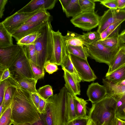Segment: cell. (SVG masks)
<instances>
[{
	"label": "cell",
	"mask_w": 125,
	"mask_h": 125,
	"mask_svg": "<svg viewBox=\"0 0 125 125\" xmlns=\"http://www.w3.org/2000/svg\"><path fill=\"white\" fill-rule=\"evenodd\" d=\"M31 94L22 87L16 88L11 103L13 125H31L40 120V114L33 101Z\"/></svg>",
	"instance_id": "6da1fadb"
},
{
	"label": "cell",
	"mask_w": 125,
	"mask_h": 125,
	"mask_svg": "<svg viewBox=\"0 0 125 125\" xmlns=\"http://www.w3.org/2000/svg\"><path fill=\"white\" fill-rule=\"evenodd\" d=\"M100 3L109 9H118L117 0H100Z\"/></svg>",
	"instance_id": "b9f144b4"
},
{
	"label": "cell",
	"mask_w": 125,
	"mask_h": 125,
	"mask_svg": "<svg viewBox=\"0 0 125 125\" xmlns=\"http://www.w3.org/2000/svg\"><path fill=\"white\" fill-rule=\"evenodd\" d=\"M47 104L46 101L40 96L38 111L40 114H44L45 112Z\"/></svg>",
	"instance_id": "7bdbcfd3"
},
{
	"label": "cell",
	"mask_w": 125,
	"mask_h": 125,
	"mask_svg": "<svg viewBox=\"0 0 125 125\" xmlns=\"http://www.w3.org/2000/svg\"><path fill=\"white\" fill-rule=\"evenodd\" d=\"M50 20L40 30L41 34L34 44L37 55V65L43 69L45 62L51 61L54 53V42Z\"/></svg>",
	"instance_id": "3957f363"
},
{
	"label": "cell",
	"mask_w": 125,
	"mask_h": 125,
	"mask_svg": "<svg viewBox=\"0 0 125 125\" xmlns=\"http://www.w3.org/2000/svg\"><path fill=\"white\" fill-rule=\"evenodd\" d=\"M20 46L17 44L0 48V74L6 69L9 68L17 56Z\"/></svg>",
	"instance_id": "7c38bea8"
},
{
	"label": "cell",
	"mask_w": 125,
	"mask_h": 125,
	"mask_svg": "<svg viewBox=\"0 0 125 125\" xmlns=\"http://www.w3.org/2000/svg\"><path fill=\"white\" fill-rule=\"evenodd\" d=\"M61 66L62 70L64 69L71 74L79 82L82 81L72 61L70 54L68 51L63 58Z\"/></svg>",
	"instance_id": "d6986e66"
},
{
	"label": "cell",
	"mask_w": 125,
	"mask_h": 125,
	"mask_svg": "<svg viewBox=\"0 0 125 125\" xmlns=\"http://www.w3.org/2000/svg\"><path fill=\"white\" fill-rule=\"evenodd\" d=\"M13 124L11 104L0 115V125H11Z\"/></svg>",
	"instance_id": "836d02e7"
},
{
	"label": "cell",
	"mask_w": 125,
	"mask_h": 125,
	"mask_svg": "<svg viewBox=\"0 0 125 125\" xmlns=\"http://www.w3.org/2000/svg\"><path fill=\"white\" fill-rule=\"evenodd\" d=\"M51 16L50 13L47 10L42 9L26 20L23 24L36 23L50 20Z\"/></svg>",
	"instance_id": "cb8c5ba5"
},
{
	"label": "cell",
	"mask_w": 125,
	"mask_h": 125,
	"mask_svg": "<svg viewBox=\"0 0 125 125\" xmlns=\"http://www.w3.org/2000/svg\"><path fill=\"white\" fill-rule=\"evenodd\" d=\"M32 34L23 37L17 42V44L21 46H23L25 45L29 40Z\"/></svg>",
	"instance_id": "7dc6e473"
},
{
	"label": "cell",
	"mask_w": 125,
	"mask_h": 125,
	"mask_svg": "<svg viewBox=\"0 0 125 125\" xmlns=\"http://www.w3.org/2000/svg\"><path fill=\"white\" fill-rule=\"evenodd\" d=\"M102 125H107L105 122H104Z\"/></svg>",
	"instance_id": "be15d7a7"
},
{
	"label": "cell",
	"mask_w": 125,
	"mask_h": 125,
	"mask_svg": "<svg viewBox=\"0 0 125 125\" xmlns=\"http://www.w3.org/2000/svg\"><path fill=\"white\" fill-rule=\"evenodd\" d=\"M114 98L117 101L116 116L125 121V92L121 95Z\"/></svg>",
	"instance_id": "4316f807"
},
{
	"label": "cell",
	"mask_w": 125,
	"mask_h": 125,
	"mask_svg": "<svg viewBox=\"0 0 125 125\" xmlns=\"http://www.w3.org/2000/svg\"><path fill=\"white\" fill-rule=\"evenodd\" d=\"M89 118L88 115L83 117H77L68 122L67 125H87Z\"/></svg>",
	"instance_id": "ab89813d"
},
{
	"label": "cell",
	"mask_w": 125,
	"mask_h": 125,
	"mask_svg": "<svg viewBox=\"0 0 125 125\" xmlns=\"http://www.w3.org/2000/svg\"><path fill=\"white\" fill-rule=\"evenodd\" d=\"M49 21L23 24L15 31L12 35L17 42L23 37L39 31Z\"/></svg>",
	"instance_id": "4fadbf2b"
},
{
	"label": "cell",
	"mask_w": 125,
	"mask_h": 125,
	"mask_svg": "<svg viewBox=\"0 0 125 125\" xmlns=\"http://www.w3.org/2000/svg\"><path fill=\"white\" fill-rule=\"evenodd\" d=\"M75 114L78 117H83L87 115L86 101L76 96H73Z\"/></svg>",
	"instance_id": "ffe728a7"
},
{
	"label": "cell",
	"mask_w": 125,
	"mask_h": 125,
	"mask_svg": "<svg viewBox=\"0 0 125 125\" xmlns=\"http://www.w3.org/2000/svg\"><path fill=\"white\" fill-rule=\"evenodd\" d=\"M15 60L9 67L11 75L17 80L23 78L35 79L29 60L27 57L22 46Z\"/></svg>",
	"instance_id": "8992f818"
},
{
	"label": "cell",
	"mask_w": 125,
	"mask_h": 125,
	"mask_svg": "<svg viewBox=\"0 0 125 125\" xmlns=\"http://www.w3.org/2000/svg\"><path fill=\"white\" fill-rule=\"evenodd\" d=\"M117 84L125 86V79L121 82L116 83Z\"/></svg>",
	"instance_id": "6f0895ef"
},
{
	"label": "cell",
	"mask_w": 125,
	"mask_h": 125,
	"mask_svg": "<svg viewBox=\"0 0 125 125\" xmlns=\"http://www.w3.org/2000/svg\"><path fill=\"white\" fill-rule=\"evenodd\" d=\"M86 94L89 100L93 104L105 97L107 94V90L104 85H101L97 82L93 83L88 86Z\"/></svg>",
	"instance_id": "9a60e30c"
},
{
	"label": "cell",
	"mask_w": 125,
	"mask_h": 125,
	"mask_svg": "<svg viewBox=\"0 0 125 125\" xmlns=\"http://www.w3.org/2000/svg\"><path fill=\"white\" fill-rule=\"evenodd\" d=\"M66 125H67V124Z\"/></svg>",
	"instance_id": "e7e4bbea"
},
{
	"label": "cell",
	"mask_w": 125,
	"mask_h": 125,
	"mask_svg": "<svg viewBox=\"0 0 125 125\" xmlns=\"http://www.w3.org/2000/svg\"><path fill=\"white\" fill-rule=\"evenodd\" d=\"M100 17L94 11L82 12L70 20L75 27L83 31H89L98 26Z\"/></svg>",
	"instance_id": "52a82bcc"
},
{
	"label": "cell",
	"mask_w": 125,
	"mask_h": 125,
	"mask_svg": "<svg viewBox=\"0 0 125 125\" xmlns=\"http://www.w3.org/2000/svg\"><path fill=\"white\" fill-rule=\"evenodd\" d=\"M66 46L67 51L70 54L80 58L87 60L88 56L84 47Z\"/></svg>",
	"instance_id": "f546056e"
},
{
	"label": "cell",
	"mask_w": 125,
	"mask_h": 125,
	"mask_svg": "<svg viewBox=\"0 0 125 125\" xmlns=\"http://www.w3.org/2000/svg\"><path fill=\"white\" fill-rule=\"evenodd\" d=\"M20 87L28 91L31 94L38 93L36 88L37 81L34 78H23L17 80Z\"/></svg>",
	"instance_id": "d4e9b609"
},
{
	"label": "cell",
	"mask_w": 125,
	"mask_h": 125,
	"mask_svg": "<svg viewBox=\"0 0 125 125\" xmlns=\"http://www.w3.org/2000/svg\"><path fill=\"white\" fill-rule=\"evenodd\" d=\"M42 9H38L30 13L16 12L7 17L1 22L7 31L11 34L23 25L24 22L33 15Z\"/></svg>",
	"instance_id": "30bf717a"
},
{
	"label": "cell",
	"mask_w": 125,
	"mask_h": 125,
	"mask_svg": "<svg viewBox=\"0 0 125 125\" xmlns=\"http://www.w3.org/2000/svg\"><path fill=\"white\" fill-rule=\"evenodd\" d=\"M87 125H95L92 120L89 119Z\"/></svg>",
	"instance_id": "11a10c76"
},
{
	"label": "cell",
	"mask_w": 125,
	"mask_h": 125,
	"mask_svg": "<svg viewBox=\"0 0 125 125\" xmlns=\"http://www.w3.org/2000/svg\"><path fill=\"white\" fill-rule=\"evenodd\" d=\"M100 35L101 40H103L107 38L108 34L106 30H105L100 34Z\"/></svg>",
	"instance_id": "f5cc1de1"
},
{
	"label": "cell",
	"mask_w": 125,
	"mask_h": 125,
	"mask_svg": "<svg viewBox=\"0 0 125 125\" xmlns=\"http://www.w3.org/2000/svg\"><path fill=\"white\" fill-rule=\"evenodd\" d=\"M11 76L10 71L8 68L5 69L0 74V82H1L10 77Z\"/></svg>",
	"instance_id": "ee69618b"
},
{
	"label": "cell",
	"mask_w": 125,
	"mask_h": 125,
	"mask_svg": "<svg viewBox=\"0 0 125 125\" xmlns=\"http://www.w3.org/2000/svg\"><path fill=\"white\" fill-rule=\"evenodd\" d=\"M67 18L73 17L82 12L79 0H59Z\"/></svg>",
	"instance_id": "2e32d148"
},
{
	"label": "cell",
	"mask_w": 125,
	"mask_h": 125,
	"mask_svg": "<svg viewBox=\"0 0 125 125\" xmlns=\"http://www.w3.org/2000/svg\"><path fill=\"white\" fill-rule=\"evenodd\" d=\"M44 67L46 72L49 74H52L58 69L57 65L51 62L49 60L45 62Z\"/></svg>",
	"instance_id": "60d3db41"
},
{
	"label": "cell",
	"mask_w": 125,
	"mask_h": 125,
	"mask_svg": "<svg viewBox=\"0 0 125 125\" xmlns=\"http://www.w3.org/2000/svg\"><path fill=\"white\" fill-rule=\"evenodd\" d=\"M67 105L69 121L78 117L75 112L73 96L68 92L67 93Z\"/></svg>",
	"instance_id": "e575fe53"
},
{
	"label": "cell",
	"mask_w": 125,
	"mask_h": 125,
	"mask_svg": "<svg viewBox=\"0 0 125 125\" xmlns=\"http://www.w3.org/2000/svg\"><path fill=\"white\" fill-rule=\"evenodd\" d=\"M101 40L100 34L97 31L83 33L81 40L83 45L86 46L97 42Z\"/></svg>",
	"instance_id": "f1b7e54d"
},
{
	"label": "cell",
	"mask_w": 125,
	"mask_h": 125,
	"mask_svg": "<svg viewBox=\"0 0 125 125\" xmlns=\"http://www.w3.org/2000/svg\"><path fill=\"white\" fill-rule=\"evenodd\" d=\"M3 107V102L2 101V103L0 104V115L2 112Z\"/></svg>",
	"instance_id": "9f6ffc18"
},
{
	"label": "cell",
	"mask_w": 125,
	"mask_h": 125,
	"mask_svg": "<svg viewBox=\"0 0 125 125\" xmlns=\"http://www.w3.org/2000/svg\"><path fill=\"white\" fill-rule=\"evenodd\" d=\"M122 47L109 48L98 41L84 48L88 57L97 62L105 63L109 67L112 64Z\"/></svg>",
	"instance_id": "5b68a950"
},
{
	"label": "cell",
	"mask_w": 125,
	"mask_h": 125,
	"mask_svg": "<svg viewBox=\"0 0 125 125\" xmlns=\"http://www.w3.org/2000/svg\"><path fill=\"white\" fill-rule=\"evenodd\" d=\"M40 119L37 122L30 125H47L44 114H40Z\"/></svg>",
	"instance_id": "681fc988"
},
{
	"label": "cell",
	"mask_w": 125,
	"mask_h": 125,
	"mask_svg": "<svg viewBox=\"0 0 125 125\" xmlns=\"http://www.w3.org/2000/svg\"><path fill=\"white\" fill-rule=\"evenodd\" d=\"M29 61L35 80L37 82L38 80L43 79L45 75L44 69L31 61L29 60Z\"/></svg>",
	"instance_id": "74e56055"
},
{
	"label": "cell",
	"mask_w": 125,
	"mask_h": 125,
	"mask_svg": "<svg viewBox=\"0 0 125 125\" xmlns=\"http://www.w3.org/2000/svg\"><path fill=\"white\" fill-rule=\"evenodd\" d=\"M22 46L29 59L37 65L36 53L34 44Z\"/></svg>",
	"instance_id": "d6a6232c"
},
{
	"label": "cell",
	"mask_w": 125,
	"mask_h": 125,
	"mask_svg": "<svg viewBox=\"0 0 125 125\" xmlns=\"http://www.w3.org/2000/svg\"><path fill=\"white\" fill-rule=\"evenodd\" d=\"M38 92L39 96L46 101L53 95L52 87L49 85L40 87Z\"/></svg>",
	"instance_id": "d590c367"
},
{
	"label": "cell",
	"mask_w": 125,
	"mask_h": 125,
	"mask_svg": "<svg viewBox=\"0 0 125 125\" xmlns=\"http://www.w3.org/2000/svg\"><path fill=\"white\" fill-rule=\"evenodd\" d=\"M63 70L65 82V87L68 92L73 96L80 95L81 92L80 82L70 73L64 69Z\"/></svg>",
	"instance_id": "e0dca14e"
},
{
	"label": "cell",
	"mask_w": 125,
	"mask_h": 125,
	"mask_svg": "<svg viewBox=\"0 0 125 125\" xmlns=\"http://www.w3.org/2000/svg\"><path fill=\"white\" fill-rule=\"evenodd\" d=\"M102 82L107 90L106 96L115 97L123 94L125 92V86L112 83L106 78L103 79Z\"/></svg>",
	"instance_id": "ac0fdd59"
},
{
	"label": "cell",
	"mask_w": 125,
	"mask_h": 125,
	"mask_svg": "<svg viewBox=\"0 0 125 125\" xmlns=\"http://www.w3.org/2000/svg\"><path fill=\"white\" fill-rule=\"evenodd\" d=\"M12 36L5 28L2 24L0 23V48H5L12 45Z\"/></svg>",
	"instance_id": "44dd1931"
},
{
	"label": "cell",
	"mask_w": 125,
	"mask_h": 125,
	"mask_svg": "<svg viewBox=\"0 0 125 125\" xmlns=\"http://www.w3.org/2000/svg\"><path fill=\"white\" fill-rule=\"evenodd\" d=\"M119 38L121 42L125 44V29L119 35Z\"/></svg>",
	"instance_id": "816d5d0a"
},
{
	"label": "cell",
	"mask_w": 125,
	"mask_h": 125,
	"mask_svg": "<svg viewBox=\"0 0 125 125\" xmlns=\"http://www.w3.org/2000/svg\"><path fill=\"white\" fill-rule=\"evenodd\" d=\"M119 36L107 38L103 40H100L98 41L104 46L109 48L121 47L123 44L121 42Z\"/></svg>",
	"instance_id": "4dcf8cb0"
},
{
	"label": "cell",
	"mask_w": 125,
	"mask_h": 125,
	"mask_svg": "<svg viewBox=\"0 0 125 125\" xmlns=\"http://www.w3.org/2000/svg\"><path fill=\"white\" fill-rule=\"evenodd\" d=\"M68 91L65 86L47 101L44 114L47 125H66L69 121L67 105Z\"/></svg>",
	"instance_id": "7a4b0ae2"
},
{
	"label": "cell",
	"mask_w": 125,
	"mask_h": 125,
	"mask_svg": "<svg viewBox=\"0 0 125 125\" xmlns=\"http://www.w3.org/2000/svg\"><path fill=\"white\" fill-rule=\"evenodd\" d=\"M114 120L111 123L107 125H114Z\"/></svg>",
	"instance_id": "91938a15"
},
{
	"label": "cell",
	"mask_w": 125,
	"mask_h": 125,
	"mask_svg": "<svg viewBox=\"0 0 125 125\" xmlns=\"http://www.w3.org/2000/svg\"><path fill=\"white\" fill-rule=\"evenodd\" d=\"M31 95L33 101L38 110L40 101V96L38 93H36L31 94Z\"/></svg>",
	"instance_id": "bcb514c9"
},
{
	"label": "cell",
	"mask_w": 125,
	"mask_h": 125,
	"mask_svg": "<svg viewBox=\"0 0 125 125\" xmlns=\"http://www.w3.org/2000/svg\"><path fill=\"white\" fill-rule=\"evenodd\" d=\"M118 9H125V0H117Z\"/></svg>",
	"instance_id": "f907efd6"
},
{
	"label": "cell",
	"mask_w": 125,
	"mask_h": 125,
	"mask_svg": "<svg viewBox=\"0 0 125 125\" xmlns=\"http://www.w3.org/2000/svg\"><path fill=\"white\" fill-rule=\"evenodd\" d=\"M16 88L20 87L17 80L11 75L10 77L0 82V104L2 103L5 92L7 89L10 87Z\"/></svg>",
	"instance_id": "484cf974"
},
{
	"label": "cell",
	"mask_w": 125,
	"mask_h": 125,
	"mask_svg": "<svg viewBox=\"0 0 125 125\" xmlns=\"http://www.w3.org/2000/svg\"><path fill=\"white\" fill-rule=\"evenodd\" d=\"M16 88H17L14 87H10L8 88L6 90L4 94L3 101V107L2 114L9 106L11 104L14 94Z\"/></svg>",
	"instance_id": "1f68e13d"
},
{
	"label": "cell",
	"mask_w": 125,
	"mask_h": 125,
	"mask_svg": "<svg viewBox=\"0 0 125 125\" xmlns=\"http://www.w3.org/2000/svg\"><path fill=\"white\" fill-rule=\"evenodd\" d=\"M57 0H32L17 12L18 13H30L38 9L46 10L52 9Z\"/></svg>",
	"instance_id": "5bb4252c"
},
{
	"label": "cell",
	"mask_w": 125,
	"mask_h": 125,
	"mask_svg": "<svg viewBox=\"0 0 125 125\" xmlns=\"http://www.w3.org/2000/svg\"><path fill=\"white\" fill-rule=\"evenodd\" d=\"M125 64V51L122 48L115 58L112 64L109 66L106 75H107Z\"/></svg>",
	"instance_id": "83f0119b"
},
{
	"label": "cell",
	"mask_w": 125,
	"mask_h": 125,
	"mask_svg": "<svg viewBox=\"0 0 125 125\" xmlns=\"http://www.w3.org/2000/svg\"><path fill=\"white\" fill-rule=\"evenodd\" d=\"M70 57L74 68L82 81L90 82L94 81L97 78L87 60L72 54H70Z\"/></svg>",
	"instance_id": "9c48e42d"
},
{
	"label": "cell",
	"mask_w": 125,
	"mask_h": 125,
	"mask_svg": "<svg viewBox=\"0 0 125 125\" xmlns=\"http://www.w3.org/2000/svg\"><path fill=\"white\" fill-rule=\"evenodd\" d=\"M125 21V9H109L100 17L97 32L99 34L111 25L117 22Z\"/></svg>",
	"instance_id": "ba28073f"
},
{
	"label": "cell",
	"mask_w": 125,
	"mask_h": 125,
	"mask_svg": "<svg viewBox=\"0 0 125 125\" xmlns=\"http://www.w3.org/2000/svg\"><path fill=\"white\" fill-rule=\"evenodd\" d=\"M82 12L94 11L95 7L94 0H79Z\"/></svg>",
	"instance_id": "8d00e7d4"
},
{
	"label": "cell",
	"mask_w": 125,
	"mask_h": 125,
	"mask_svg": "<svg viewBox=\"0 0 125 125\" xmlns=\"http://www.w3.org/2000/svg\"><path fill=\"white\" fill-rule=\"evenodd\" d=\"M105 78L110 82L116 84L125 79V64L109 74Z\"/></svg>",
	"instance_id": "7402d4cb"
},
{
	"label": "cell",
	"mask_w": 125,
	"mask_h": 125,
	"mask_svg": "<svg viewBox=\"0 0 125 125\" xmlns=\"http://www.w3.org/2000/svg\"><path fill=\"white\" fill-rule=\"evenodd\" d=\"M40 30L32 34L28 42L25 45L33 44L35 41L41 34Z\"/></svg>",
	"instance_id": "f6af8a7d"
},
{
	"label": "cell",
	"mask_w": 125,
	"mask_h": 125,
	"mask_svg": "<svg viewBox=\"0 0 125 125\" xmlns=\"http://www.w3.org/2000/svg\"><path fill=\"white\" fill-rule=\"evenodd\" d=\"M54 42V51L53 57L50 62L58 65H61L63 58L67 52L66 44L63 36L59 30L52 31Z\"/></svg>",
	"instance_id": "8fae6325"
},
{
	"label": "cell",
	"mask_w": 125,
	"mask_h": 125,
	"mask_svg": "<svg viewBox=\"0 0 125 125\" xmlns=\"http://www.w3.org/2000/svg\"><path fill=\"white\" fill-rule=\"evenodd\" d=\"M117 101L112 97L105 96L100 101L92 104L89 110V119L95 125H102L105 122L108 125L112 122L116 116Z\"/></svg>",
	"instance_id": "277c9868"
},
{
	"label": "cell",
	"mask_w": 125,
	"mask_h": 125,
	"mask_svg": "<svg viewBox=\"0 0 125 125\" xmlns=\"http://www.w3.org/2000/svg\"><path fill=\"white\" fill-rule=\"evenodd\" d=\"M122 125H125V121L122 120Z\"/></svg>",
	"instance_id": "94428289"
},
{
	"label": "cell",
	"mask_w": 125,
	"mask_h": 125,
	"mask_svg": "<svg viewBox=\"0 0 125 125\" xmlns=\"http://www.w3.org/2000/svg\"><path fill=\"white\" fill-rule=\"evenodd\" d=\"M114 125H122V120L116 117L114 120Z\"/></svg>",
	"instance_id": "db71d44e"
},
{
	"label": "cell",
	"mask_w": 125,
	"mask_h": 125,
	"mask_svg": "<svg viewBox=\"0 0 125 125\" xmlns=\"http://www.w3.org/2000/svg\"><path fill=\"white\" fill-rule=\"evenodd\" d=\"M81 36V35L68 31L66 35L63 36V38L66 45L83 46Z\"/></svg>",
	"instance_id": "603a6c76"
},
{
	"label": "cell",
	"mask_w": 125,
	"mask_h": 125,
	"mask_svg": "<svg viewBox=\"0 0 125 125\" xmlns=\"http://www.w3.org/2000/svg\"><path fill=\"white\" fill-rule=\"evenodd\" d=\"M122 48L125 51V44H123L122 45Z\"/></svg>",
	"instance_id": "680465c9"
},
{
	"label": "cell",
	"mask_w": 125,
	"mask_h": 125,
	"mask_svg": "<svg viewBox=\"0 0 125 125\" xmlns=\"http://www.w3.org/2000/svg\"><path fill=\"white\" fill-rule=\"evenodd\" d=\"M30 125V124H23L21 125Z\"/></svg>",
	"instance_id": "6125c7cd"
},
{
	"label": "cell",
	"mask_w": 125,
	"mask_h": 125,
	"mask_svg": "<svg viewBox=\"0 0 125 125\" xmlns=\"http://www.w3.org/2000/svg\"><path fill=\"white\" fill-rule=\"evenodd\" d=\"M123 22L121 21L117 22L110 26L106 30L108 34L107 38L119 35V31L120 28V25Z\"/></svg>",
	"instance_id": "f35d334b"
},
{
	"label": "cell",
	"mask_w": 125,
	"mask_h": 125,
	"mask_svg": "<svg viewBox=\"0 0 125 125\" xmlns=\"http://www.w3.org/2000/svg\"><path fill=\"white\" fill-rule=\"evenodd\" d=\"M8 1L7 0H0V18L1 19L3 16L5 6Z\"/></svg>",
	"instance_id": "c3c4849f"
}]
</instances>
